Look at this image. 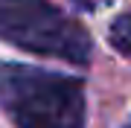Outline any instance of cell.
Returning a JSON list of instances; mask_svg holds the SVG:
<instances>
[{"label": "cell", "mask_w": 131, "mask_h": 128, "mask_svg": "<svg viewBox=\"0 0 131 128\" xmlns=\"http://www.w3.org/2000/svg\"><path fill=\"white\" fill-rule=\"evenodd\" d=\"M0 108L18 128H84V82L32 64H0Z\"/></svg>", "instance_id": "obj_1"}, {"label": "cell", "mask_w": 131, "mask_h": 128, "mask_svg": "<svg viewBox=\"0 0 131 128\" xmlns=\"http://www.w3.org/2000/svg\"><path fill=\"white\" fill-rule=\"evenodd\" d=\"M0 41L70 64L90 61V35L50 0H0Z\"/></svg>", "instance_id": "obj_2"}, {"label": "cell", "mask_w": 131, "mask_h": 128, "mask_svg": "<svg viewBox=\"0 0 131 128\" xmlns=\"http://www.w3.org/2000/svg\"><path fill=\"white\" fill-rule=\"evenodd\" d=\"M108 38H111L114 50H119L122 55L131 58V12H122L117 20L111 24V32H108Z\"/></svg>", "instance_id": "obj_3"}, {"label": "cell", "mask_w": 131, "mask_h": 128, "mask_svg": "<svg viewBox=\"0 0 131 128\" xmlns=\"http://www.w3.org/2000/svg\"><path fill=\"white\" fill-rule=\"evenodd\" d=\"M73 6H79V9H88V12H93L99 9V6H105V3H111V0H70Z\"/></svg>", "instance_id": "obj_4"}, {"label": "cell", "mask_w": 131, "mask_h": 128, "mask_svg": "<svg viewBox=\"0 0 131 128\" xmlns=\"http://www.w3.org/2000/svg\"><path fill=\"white\" fill-rule=\"evenodd\" d=\"M128 128H131V125H128Z\"/></svg>", "instance_id": "obj_5"}]
</instances>
